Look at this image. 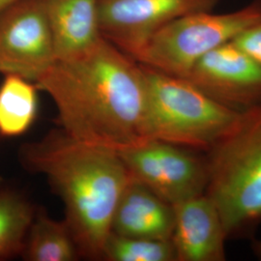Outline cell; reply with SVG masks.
<instances>
[{"label": "cell", "mask_w": 261, "mask_h": 261, "mask_svg": "<svg viewBox=\"0 0 261 261\" xmlns=\"http://www.w3.org/2000/svg\"><path fill=\"white\" fill-rule=\"evenodd\" d=\"M185 79L237 112L261 105V66L232 41L202 56Z\"/></svg>", "instance_id": "cell-9"}, {"label": "cell", "mask_w": 261, "mask_h": 261, "mask_svg": "<svg viewBox=\"0 0 261 261\" xmlns=\"http://www.w3.org/2000/svg\"><path fill=\"white\" fill-rule=\"evenodd\" d=\"M56 60L81 56L101 39L98 0H43Z\"/></svg>", "instance_id": "cell-12"}, {"label": "cell", "mask_w": 261, "mask_h": 261, "mask_svg": "<svg viewBox=\"0 0 261 261\" xmlns=\"http://www.w3.org/2000/svg\"><path fill=\"white\" fill-rule=\"evenodd\" d=\"M56 61L43 0H18L0 11V74L36 84Z\"/></svg>", "instance_id": "cell-7"}, {"label": "cell", "mask_w": 261, "mask_h": 261, "mask_svg": "<svg viewBox=\"0 0 261 261\" xmlns=\"http://www.w3.org/2000/svg\"><path fill=\"white\" fill-rule=\"evenodd\" d=\"M103 258L110 261H177L171 239L126 237L112 232L106 243Z\"/></svg>", "instance_id": "cell-16"}, {"label": "cell", "mask_w": 261, "mask_h": 261, "mask_svg": "<svg viewBox=\"0 0 261 261\" xmlns=\"http://www.w3.org/2000/svg\"><path fill=\"white\" fill-rule=\"evenodd\" d=\"M142 66L148 89L147 140L207 152L231 129L242 112L219 103L185 77Z\"/></svg>", "instance_id": "cell-4"}, {"label": "cell", "mask_w": 261, "mask_h": 261, "mask_svg": "<svg viewBox=\"0 0 261 261\" xmlns=\"http://www.w3.org/2000/svg\"><path fill=\"white\" fill-rule=\"evenodd\" d=\"M173 227V206L137 179L130 178L113 213L112 233L169 240Z\"/></svg>", "instance_id": "cell-11"}, {"label": "cell", "mask_w": 261, "mask_h": 261, "mask_svg": "<svg viewBox=\"0 0 261 261\" xmlns=\"http://www.w3.org/2000/svg\"><path fill=\"white\" fill-rule=\"evenodd\" d=\"M36 85L53 99L61 130L79 142L119 153L147 140L143 66L103 38L56 60Z\"/></svg>", "instance_id": "cell-1"}, {"label": "cell", "mask_w": 261, "mask_h": 261, "mask_svg": "<svg viewBox=\"0 0 261 261\" xmlns=\"http://www.w3.org/2000/svg\"><path fill=\"white\" fill-rule=\"evenodd\" d=\"M16 1H18V0H0V11Z\"/></svg>", "instance_id": "cell-18"}, {"label": "cell", "mask_w": 261, "mask_h": 261, "mask_svg": "<svg viewBox=\"0 0 261 261\" xmlns=\"http://www.w3.org/2000/svg\"><path fill=\"white\" fill-rule=\"evenodd\" d=\"M36 84L17 75H5L0 85V136L16 138L27 133L38 112Z\"/></svg>", "instance_id": "cell-14"}, {"label": "cell", "mask_w": 261, "mask_h": 261, "mask_svg": "<svg viewBox=\"0 0 261 261\" xmlns=\"http://www.w3.org/2000/svg\"><path fill=\"white\" fill-rule=\"evenodd\" d=\"M75 238L65 221L35 214L21 256L28 261H73L80 256Z\"/></svg>", "instance_id": "cell-13"}, {"label": "cell", "mask_w": 261, "mask_h": 261, "mask_svg": "<svg viewBox=\"0 0 261 261\" xmlns=\"http://www.w3.org/2000/svg\"><path fill=\"white\" fill-rule=\"evenodd\" d=\"M1 182H2V179H1V177H0V184H1Z\"/></svg>", "instance_id": "cell-20"}, {"label": "cell", "mask_w": 261, "mask_h": 261, "mask_svg": "<svg viewBox=\"0 0 261 261\" xmlns=\"http://www.w3.org/2000/svg\"><path fill=\"white\" fill-rule=\"evenodd\" d=\"M232 42L261 66V19L244 29Z\"/></svg>", "instance_id": "cell-17"}, {"label": "cell", "mask_w": 261, "mask_h": 261, "mask_svg": "<svg viewBox=\"0 0 261 261\" xmlns=\"http://www.w3.org/2000/svg\"><path fill=\"white\" fill-rule=\"evenodd\" d=\"M21 164L43 174L65 206V221L87 258H103L116 204L130 175L118 152L53 130L19 150Z\"/></svg>", "instance_id": "cell-2"}, {"label": "cell", "mask_w": 261, "mask_h": 261, "mask_svg": "<svg viewBox=\"0 0 261 261\" xmlns=\"http://www.w3.org/2000/svg\"><path fill=\"white\" fill-rule=\"evenodd\" d=\"M259 19L261 0H252L241 9L224 14L190 13L158 30L136 60L165 74L185 77L202 56L231 42Z\"/></svg>", "instance_id": "cell-5"}, {"label": "cell", "mask_w": 261, "mask_h": 261, "mask_svg": "<svg viewBox=\"0 0 261 261\" xmlns=\"http://www.w3.org/2000/svg\"><path fill=\"white\" fill-rule=\"evenodd\" d=\"M205 158V195L219 210L227 238L260 223L261 105L241 112Z\"/></svg>", "instance_id": "cell-3"}, {"label": "cell", "mask_w": 261, "mask_h": 261, "mask_svg": "<svg viewBox=\"0 0 261 261\" xmlns=\"http://www.w3.org/2000/svg\"><path fill=\"white\" fill-rule=\"evenodd\" d=\"M253 250H254V252H255L256 256H257V257H259L261 259V240L260 241H258V242H256L254 244V248H253Z\"/></svg>", "instance_id": "cell-19"}, {"label": "cell", "mask_w": 261, "mask_h": 261, "mask_svg": "<svg viewBox=\"0 0 261 261\" xmlns=\"http://www.w3.org/2000/svg\"><path fill=\"white\" fill-rule=\"evenodd\" d=\"M220 0H98L103 39L137 59L151 37L173 19L213 11Z\"/></svg>", "instance_id": "cell-8"}, {"label": "cell", "mask_w": 261, "mask_h": 261, "mask_svg": "<svg viewBox=\"0 0 261 261\" xmlns=\"http://www.w3.org/2000/svg\"><path fill=\"white\" fill-rule=\"evenodd\" d=\"M119 155L132 177L171 205L205 194L206 158L194 150L150 139Z\"/></svg>", "instance_id": "cell-6"}, {"label": "cell", "mask_w": 261, "mask_h": 261, "mask_svg": "<svg viewBox=\"0 0 261 261\" xmlns=\"http://www.w3.org/2000/svg\"><path fill=\"white\" fill-rule=\"evenodd\" d=\"M173 206L171 235L177 261H224L228 239L219 210L205 194Z\"/></svg>", "instance_id": "cell-10"}, {"label": "cell", "mask_w": 261, "mask_h": 261, "mask_svg": "<svg viewBox=\"0 0 261 261\" xmlns=\"http://www.w3.org/2000/svg\"><path fill=\"white\" fill-rule=\"evenodd\" d=\"M34 216L33 207L23 196L0 192V259L21 254Z\"/></svg>", "instance_id": "cell-15"}]
</instances>
